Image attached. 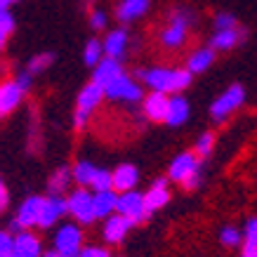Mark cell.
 Wrapping results in <instances>:
<instances>
[{
	"instance_id": "6da1fadb",
	"label": "cell",
	"mask_w": 257,
	"mask_h": 257,
	"mask_svg": "<svg viewBox=\"0 0 257 257\" xmlns=\"http://www.w3.org/2000/svg\"><path fill=\"white\" fill-rule=\"evenodd\" d=\"M137 78L144 80L154 92L161 94H172V92H182L191 85L194 73L189 69H149V71H137Z\"/></svg>"
},
{
	"instance_id": "7a4b0ae2",
	"label": "cell",
	"mask_w": 257,
	"mask_h": 257,
	"mask_svg": "<svg viewBox=\"0 0 257 257\" xmlns=\"http://www.w3.org/2000/svg\"><path fill=\"white\" fill-rule=\"evenodd\" d=\"M168 177L172 182H177L187 191H194V189L201 187V161L196 156V151H184L179 156L172 158L170 168H168Z\"/></svg>"
},
{
	"instance_id": "3957f363",
	"label": "cell",
	"mask_w": 257,
	"mask_h": 257,
	"mask_svg": "<svg viewBox=\"0 0 257 257\" xmlns=\"http://www.w3.org/2000/svg\"><path fill=\"white\" fill-rule=\"evenodd\" d=\"M243 101H245V87L234 83V85H229L224 92L219 94L217 99L210 104V116L215 123H224L226 118L231 116L234 111H238L243 106Z\"/></svg>"
},
{
	"instance_id": "277c9868",
	"label": "cell",
	"mask_w": 257,
	"mask_h": 257,
	"mask_svg": "<svg viewBox=\"0 0 257 257\" xmlns=\"http://www.w3.org/2000/svg\"><path fill=\"white\" fill-rule=\"evenodd\" d=\"M66 208H69V215L78 224H92L97 219V215H94V194H90L87 189L71 191V196L66 198Z\"/></svg>"
},
{
	"instance_id": "5b68a950",
	"label": "cell",
	"mask_w": 257,
	"mask_h": 257,
	"mask_svg": "<svg viewBox=\"0 0 257 257\" xmlns=\"http://www.w3.org/2000/svg\"><path fill=\"white\" fill-rule=\"evenodd\" d=\"M43 198H45V196H29V198H24L22 205L17 208V217L10 222V229L19 234V231H29L33 226H38Z\"/></svg>"
},
{
	"instance_id": "8992f818",
	"label": "cell",
	"mask_w": 257,
	"mask_h": 257,
	"mask_svg": "<svg viewBox=\"0 0 257 257\" xmlns=\"http://www.w3.org/2000/svg\"><path fill=\"white\" fill-rule=\"evenodd\" d=\"M191 19H194L191 12H187V10H177V12L172 15L170 24H168V26L163 29V33H161V43H163L165 47H170V50L184 45Z\"/></svg>"
},
{
	"instance_id": "52a82bcc",
	"label": "cell",
	"mask_w": 257,
	"mask_h": 257,
	"mask_svg": "<svg viewBox=\"0 0 257 257\" xmlns=\"http://www.w3.org/2000/svg\"><path fill=\"white\" fill-rule=\"evenodd\" d=\"M118 215L127 217L133 224L147 222V219H149V210H147L144 194H140V191H125V194L118 196Z\"/></svg>"
},
{
	"instance_id": "ba28073f",
	"label": "cell",
	"mask_w": 257,
	"mask_h": 257,
	"mask_svg": "<svg viewBox=\"0 0 257 257\" xmlns=\"http://www.w3.org/2000/svg\"><path fill=\"white\" fill-rule=\"evenodd\" d=\"M55 250L59 255H80L83 231L78 224H62L55 234Z\"/></svg>"
},
{
	"instance_id": "9c48e42d",
	"label": "cell",
	"mask_w": 257,
	"mask_h": 257,
	"mask_svg": "<svg viewBox=\"0 0 257 257\" xmlns=\"http://www.w3.org/2000/svg\"><path fill=\"white\" fill-rule=\"evenodd\" d=\"M106 90V97L113 101H140L142 99V87L140 83L130 76H118L116 80H111L109 85L104 87Z\"/></svg>"
},
{
	"instance_id": "30bf717a",
	"label": "cell",
	"mask_w": 257,
	"mask_h": 257,
	"mask_svg": "<svg viewBox=\"0 0 257 257\" xmlns=\"http://www.w3.org/2000/svg\"><path fill=\"white\" fill-rule=\"evenodd\" d=\"M64 212H69V208H66V198H62V196H45V198H43V208H40L38 226L40 229L55 226L57 222L64 217Z\"/></svg>"
},
{
	"instance_id": "8fae6325",
	"label": "cell",
	"mask_w": 257,
	"mask_h": 257,
	"mask_svg": "<svg viewBox=\"0 0 257 257\" xmlns=\"http://www.w3.org/2000/svg\"><path fill=\"white\" fill-rule=\"evenodd\" d=\"M130 229H133V222L116 212V215H111V217L104 222L101 234H104V241L109 243V245H118V243H123V238L127 236Z\"/></svg>"
},
{
	"instance_id": "7c38bea8",
	"label": "cell",
	"mask_w": 257,
	"mask_h": 257,
	"mask_svg": "<svg viewBox=\"0 0 257 257\" xmlns=\"http://www.w3.org/2000/svg\"><path fill=\"white\" fill-rule=\"evenodd\" d=\"M144 201H147V210L149 215H154L156 210L165 208L168 201H170V189H168V179L158 177L154 179V184L149 187V191L144 194Z\"/></svg>"
},
{
	"instance_id": "4fadbf2b",
	"label": "cell",
	"mask_w": 257,
	"mask_h": 257,
	"mask_svg": "<svg viewBox=\"0 0 257 257\" xmlns=\"http://www.w3.org/2000/svg\"><path fill=\"white\" fill-rule=\"evenodd\" d=\"M24 90L17 85V80H5L0 83V118H5L8 113L22 104V97H24Z\"/></svg>"
},
{
	"instance_id": "5bb4252c",
	"label": "cell",
	"mask_w": 257,
	"mask_h": 257,
	"mask_svg": "<svg viewBox=\"0 0 257 257\" xmlns=\"http://www.w3.org/2000/svg\"><path fill=\"white\" fill-rule=\"evenodd\" d=\"M168 106H170V97H165V94H161V92H151L147 99H144V104H142L144 116H147L149 120H154V123H165Z\"/></svg>"
},
{
	"instance_id": "9a60e30c",
	"label": "cell",
	"mask_w": 257,
	"mask_h": 257,
	"mask_svg": "<svg viewBox=\"0 0 257 257\" xmlns=\"http://www.w3.org/2000/svg\"><path fill=\"white\" fill-rule=\"evenodd\" d=\"M245 29L236 26V29H226V31H215L210 38V47L215 52H226V50H234L238 43L245 40Z\"/></svg>"
},
{
	"instance_id": "2e32d148",
	"label": "cell",
	"mask_w": 257,
	"mask_h": 257,
	"mask_svg": "<svg viewBox=\"0 0 257 257\" xmlns=\"http://www.w3.org/2000/svg\"><path fill=\"white\" fill-rule=\"evenodd\" d=\"M118 76H123V66H120V59H113V57H104V59H101V62L94 66L92 80L106 87L111 80H116Z\"/></svg>"
},
{
	"instance_id": "e0dca14e",
	"label": "cell",
	"mask_w": 257,
	"mask_h": 257,
	"mask_svg": "<svg viewBox=\"0 0 257 257\" xmlns=\"http://www.w3.org/2000/svg\"><path fill=\"white\" fill-rule=\"evenodd\" d=\"M106 97V90H104V85H99V83H94V80H90L83 90H80L78 94V109L80 111H87V113H92L97 106L101 104V99Z\"/></svg>"
},
{
	"instance_id": "ac0fdd59",
	"label": "cell",
	"mask_w": 257,
	"mask_h": 257,
	"mask_svg": "<svg viewBox=\"0 0 257 257\" xmlns=\"http://www.w3.org/2000/svg\"><path fill=\"white\" fill-rule=\"evenodd\" d=\"M15 255L17 257H43V245L40 238L31 231H19L15 236Z\"/></svg>"
},
{
	"instance_id": "d6986e66",
	"label": "cell",
	"mask_w": 257,
	"mask_h": 257,
	"mask_svg": "<svg viewBox=\"0 0 257 257\" xmlns=\"http://www.w3.org/2000/svg\"><path fill=\"white\" fill-rule=\"evenodd\" d=\"M137 179H140V172H137L135 165H130V163L118 165L116 170H113V189L120 191V194H125V191H135Z\"/></svg>"
},
{
	"instance_id": "ffe728a7",
	"label": "cell",
	"mask_w": 257,
	"mask_h": 257,
	"mask_svg": "<svg viewBox=\"0 0 257 257\" xmlns=\"http://www.w3.org/2000/svg\"><path fill=\"white\" fill-rule=\"evenodd\" d=\"M118 212V191H97L94 194V215L97 219H109Z\"/></svg>"
},
{
	"instance_id": "44dd1931",
	"label": "cell",
	"mask_w": 257,
	"mask_h": 257,
	"mask_svg": "<svg viewBox=\"0 0 257 257\" xmlns=\"http://www.w3.org/2000/svg\"><path fill=\"white\" fill-rule=\"evenodd\" d=\"M189 120V101L184 97H170V106H168V118H165V123L170 125V127H179V125H184Z\"/></svg>"
},
{
	"instance_id": "7402d4cb",
	"label": "cell",
	"mask_w": 257,
	"mask_h": 257,
	"mask_svg": "<svg viewBox=\"0 0 257 257\" xmlns=\"http://www.w3.org/2000/svg\"><path fill=\"white\" fill-rule=\"evenodd\" d=\"M127 50V31L125 29H116V31H109L106 40H104V55L113 57V59H120Z\"/></svg>"
},
{
	"instance_id": "603a6c76",
	"label": "cell",
	"mask_w": 257,
	"mask_h": 257,
	"mask_svg": "<svg viewBox=\"0 0 257 257\" xmlns=\"http://www.w3.org/2000/svg\"><path fill=\"white\" fill-rule=\"evenodd\" d=\"M147 10H149V0H120L116 8V17L125 24L147 15Z\"/></svg>"
},
{
	"instance_id": "cb8c5ba5",
	"label": "cell",
	"mask_w": 257,
	"mask_h": 257,
	"mask_svg": "<svg viewBox=\"0 0 257 257\" xmlns=\"http://www.w3.org/2000/svg\"><path fill=\"white\" fill-rule=\"evenodd\" d=\"M212 62H215V50H212L210 45H208V47H198V50H194V52L189 55L187 69L191 71V73H203V71L210 69Z\"/></svg>"
},
{
	"instance_id": "d4e9b609",
	"label": "cell",
	"mask_w": 257,
	"mask_h": 257,
	"mask_svg": "<svg viewBox=\"0 0 257 257\" xmlns=\"http://www.w3.org/2000/svg\"><path fill=\"white\" fill-rule=\"evenodd\" d=\"M71 177H73V168H57L52 175H50V182H47V189H50V196H62L71 184Z\"/></svg>"
},
{
	"instance_id": "484cf974",
	"label": "cell",
	"mask_w": 257,
	"mask_h": 257,
	"mask_svg": "<svg viewBox=\"0 0 257 257\" xmlns=\"http://www.w3.org/2000/svg\"><path fill=\"white\" fill-rule=\"evenodd\" d=\"M97 165H92L90 161H78L73 165V179L78 182L80 187H92L94 177H97Z\"/></svg>"
},
{
	"instance_id": "4316f807",
	"label": "cell",
	"mask_w": 257,
	"mask_h": 257,
	"mask_svg": "<svg viewBox=\"0 0 257 257\" xmlns=\"http://www.w3.org/2000/svg\"><path fill=\"white\" fill-rule=\"evenodd\" d=\"M83 59H85L87 66H97V64L104 59V43L90 38L85 45V52H83Z\"/></svg>"
},
{
	"instance_id": "83f0119b",
	"label": "cell",
	"mask_w": 257,
	"mask_h": 257,
	"mask_svg": "<svg viewBox=\"0 0 257 257\" xmlns=\"http://www.w3.org/2000/svg\"><path fill=\"white\" fill-rule=\"evenodd\" d=\"M219 243L224 248H238V245H243V231H238L236 226H224L219 231Z\"/></svg>"
},
{
	"instance_id": "f1b7e54d",
	"label": "cell",
	"mask_w": 257,
	"mask_h": 257,
	"mask_svg": "<svg viewBox=\"0 0 257 257\" xmlns=\"http://www.w3.org/2000/svg\"><path fill=\"white\" fill-rule=\"evenodd\" d=\"M52 62H55V55H50V52H43V55L33 57L31 62H29L26 71H29L31 76H36V73H43L47 66H52Z\"/></svg>"
},
{
	"instance_id": "f546056e",
	"label": "cell",
	"mask_w": 257,
	"mask_h": 257,
	"mask_svg": "<svg viewBox=\"0 0 257 257\" xmlns=\"http://www.w3.org/2000/svg\"><path fill=\"white\" fill-rule=\"evenodd\" d=\"M212 149H215V135L212 133H203L196 142V156L198 158H208L212 154Z\"/></svg>"
},
{
	"instance_id": "4dcf8cb0",
	"label": "cell",
	"mask_w": 257,
	"mask_h": 257,
	"mask_svg": "<svg viewBox=\"0 0 257 257\" xmlns=\"http://www.w3.org/2000/svg\"><path fill=\"white\" fill-rule=\"evenodd\" d=\"M92 189H94V194L97 191H111L113 189V172H109V170H97V177H94V182H92ZM116 191V189H113Z\"/></svg>"
},
{
	"instance_id": "1f68e13d",
	"label": "cell",
	"mask_w": 257,
	"mask_h": 257,
	"mask_svg": "<svg viewBox=\"0 0 257 257\" xmlns=\"http://www.w3.org/2000/svg\"><path fill=\"white\" fill-rule=\"evenodd\" d=\"M236 26H238V19L231 12H219L215 17V31H226V29H236Z\"/></svg>"
},
{
	"instance_id": "d6a6232c",
	"label": "cell",
	"mask_w": 257,
	"mask_h": 257,
	"mask_svg": "<svg viewBox=\"0 0 257 257\" xmlns=\"http://www.w3.org/2000/svg\"><path fill=\"white\" fill-rule=\"evenodd\" d=\"M15 31V17L10 15V8H0V36H10Z\"/></svg>"
},
{
	"instance_id": "836d02e7",
	"label": "cell",
	"mask_w": 257,
	"mask_h": 257,
	"mask_svg": "<svg viewBox=\"0 0 257 257\" xmlns=\"http://www.w3.org/2000/svg\"><path fill=\"white\" fill-rule=\"evenodd\" d=\"M15 255V238L8 231H0V257H12Z\"/></svg>"
},
{
	"instance_id": "e575fe53",
	"label": "cell",
	"mask_w": 257,
	"mask_h": 257,
	"mask_svg": "<svg viewBox=\"0 0 257 257\" xmlns=\"http://www.w3.org/2000/svg\"><path fill=\"white\" fill-rule=\"evenodd\" d=\"M90 26H92L94 31H101L106 26V12L104 10H92L90 12Z\"/></svg>"
},
{
	"instance_id": "d590c367",
	"label": "cell",
	"mask_w": 257,
	"mask_h": 257,
	"mask_svg": "<svg viewBox=\"0 0 257 257\" xmlns=\"http://www.w3.org/2000/svg\"><path fill=\"white\" fill-rule=\"evenodd\" d=\"M80 257H111L106 248H99V245H85L80 250Z\"/></svg>"
},
{
	"instance_id": "8d00e7d4",
	"label": "cell",
	"mask_w": 257,
	"mask_h": 257,
	"mask_svg": "<svg viewBox=\"0 0 257 257\" xmlns=\"http://www.w3.org/2000/svg\"><path fill=\"white\" fill-rule=\"evenodd\" d=\"M87 120H90V113L76 109V113H73V127H76V130H83V127L87 125Z\"/></svg>"
},
{
	"instance_id": "74e56055",
	"label": "cell",
	"mask_w": 257,
	"mask_h": 257,
	"mask_svg": "<svg viewBox=\"0 0 257 257\" xmlns=\"http://www.w3.org/2000/svg\"><path fill=\"white\" fill-rule=\"evenodd\" d=\"M15 80H17V85L22 87L24 92H29V90H31V73H29V71H22Z\"/></svg>"
},
{
	"instance_id": "f35d334b",
	"label": "cell",
	"mask_w": 257,
	"mask_h": 257,
	"mask_svg": "<svg viewBox=\"0 0 257 257\" xmlns=\"http://www.w3.org/2000/svg\"><path fill=\"white\" fill-rule=\"evenodd\" d=\"M241 257H257V243L243 241V250H241Z\"/></svg>"
},
{
	"instance_id": "ab89813d",
	"label": "cell",
	"mask_w": 257,
	"mask_h": 257,
	"mask_svg": "<svg viewBox=\"0 0 257 257\" xmlns=\"http://www.w3.org/2000/svg\"><path fill=\"white\" fill-rule=\"evenodd\" d=\"M5 205H8V189H5L3 179H0V212L5 210Z\"/></svg>"
},
{
	"instance_id": "60d3db41",
	"label": "cell",
	"mask_w": 257,
	"mask_h": 257,
	"mask_svg": "<svg viewBox=\"0 0 257 257\" xmlns=\"http://www.w3.org/2000/svg\"><path fill=\"white\" fill-rule=\"evenodd\" d=\"M43 257H59V252L57 250H47V252H43Z\"/></svg>"
},
{
	"instance_id": "b9f144b4",
	"label": "cell",
	"mask_w": 257,
	"mask_h": 257,
	"mask_svg": "<svg viewBox=\"0 0 257 257\" xmlns=\"http://www.w3.org/2000/svg\"><path fill=\"white\" fill-rule=\"evenodd\" d=\"M12 3H17V0H0V8H10Z\"/></svg>"
},
{
	"instance_id": "7bdbcfd3",
	"label": "cell",
	"mask_w": 257,
	"mask_h": 257,
	"mask_svg": "<svg viewBox=\"0 0 257 257\" xmlns=\"http://www.w3.org/2000/svg\"><path fill=\"white\" fill-rule=\"evenodd\" d=\"M5 40H8V36H0V52H3V47H5Z\"/></svg>"
},
{
	"instance_id": "ee69618b",
	"label": "cell",
	"mask_w": 257,
	"mask_h": 257,
	"mask_svg": "<svg viewBox=\"0 0 257 257\" xmlns=\"http://www.w3.org/2000/svg\"><path fill=\"white\" fill-rule=\"evenodd\" d=\"M59 257H80V255H59Z\"/></svg>"
},
{
	"instance_id": "f6af8a7d",
	"label": "cell",
	"mask_w": 257,
	"mask_h": 257,
	"mask_svg": "<svg viewBox=\"0 0 257 257\" xmlns=\"http://www.w3.org/2000/svg\"><path fill=\"white\" fill-rule=\"evenodd\" d=\"M12 257H17V255H12Z\"/></svg>"
}]
</instances>
